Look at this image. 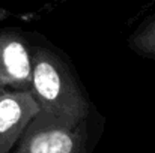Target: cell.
I'll return each mask as SVG.
<instances>
[{"label": "cell", "mask_w": 155, "mask_h": 153, "mask_svg": "<svg viewBox=\"0 0 155 153\" xmlns=\"http://www.w3.org/2000/svg\"><path fill=\"white\" fill-rule=\"evenodd\" d=\"M32 45L30 93L41 116L66 126L91 122L95 105L69 57L39 32H29Z\"/></svg>", "instance_id": "obj_1"}, {"label": "cell", "mask_w": 155, "mask_h": 153, "mask_svg": "<svg viewBox=\"0 0 155 153\" xmlns=\"http://www.w3.org/2000/svg\"><path fill=\"white\" fill-rule=\"evenodd\" d=\"M91 125L66 126L36 114L11 153H87Z\"/></svg>", "instance_id": "obj_2"}, {"label": "cell", "mask_w": 155, "mask_h": 153, "mask_svg": "<svg viewBox=\"0 0 155 153\" xmlns=\"http://www.w3.org/2000/svg\"><path fill=\"white\" fill-rule=\"evenodd\" d=\"M30 35L21 29H0V87L30 92Z\"/></svg>", "instance_id": "obj_3"}, {"label": "cell", "mask_w": 155, "mask_h": 153, "mask_svg": "<svg viewBox=\"0 0 155 153\" xmlns=\"http://www.w3.org/2000/svg\"><path fill=\"white\" fill-rule=\"evenodd\" d=\"M38 113L30 92L0 87V153H11Z\"/></svg>", "instance_id": "obj_4"}, {"label": "cell", "mask_w": 155, "mask_h": 153, "mask_svg": "<svg viewBox=\"0 0 155 153\" xmlns=\"http://www.w3.org/2000/svg\"><path fill=\"white\" fill-rule=\"evenodd\" d=\"M127 44L137 56L155 60V11L134 29Z\"/></svg>", "instance_id": "obj_5"}]
</instances>
